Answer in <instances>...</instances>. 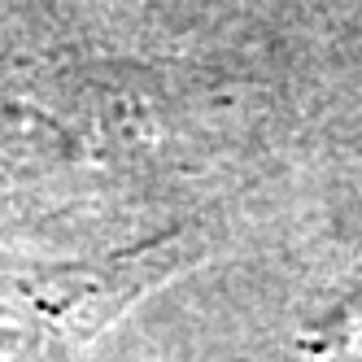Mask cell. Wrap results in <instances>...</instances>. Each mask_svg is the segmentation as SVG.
Instances as JSON below:
<instances>
[{"mask_svg": "<svg viewBox=\"0 0 362 362\" xmlns=\"http://www.w3.org/2000/svg\"><path fill=\"white\" fill-rule=\"evenodd\" d=\"M315 349L336 362H362V293L349 297L336 315L319 327Z\"/></svg>", "mask_w": 362, "mask_h": 362, "instance_id": "cell-2", "label": "cell"}, {"mask_svg": "<svg viewBox=\"0 0 362 362\" xmlns=\"http://www.w3.org/2000/svg\"><path fill=\"white\" fill-rule=\"evenodd\" d=\"M175 271V245L83 267H0V362H66Z\"/></svg>", "mask_w": 362, "mask_h": 362, "instance_id": "cell-1", "label": "cell"}]
</instances>
